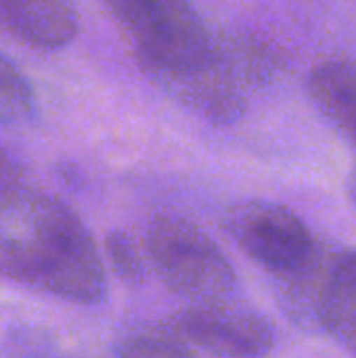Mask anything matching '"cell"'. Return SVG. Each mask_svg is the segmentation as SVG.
Returning a JSON list of instances; mask_svg holds the SVG:
<instances>
[{"mask_svg":"<svg viewBox=\"0 0 356 358\" xmlns=\"http://www.w3.org/2000/svg\"><path fill=\"white\" fill-rule=\"evenodd\" d=\"M141 71L170 99L216 126L245 111L243 84L191 0H103Z\"/></svg>","mask_w":356,"mask_h":358,"instance_id":"obj_1","label":"cell"},{"mask_svg":"<svg viewBox=\"0 0 356 358\" xmlns=\"http://www.w3.org/2000/svg\"><path fill=\"white\" fill-rule=\"evenodd\" d=\"M0 277L78 306L107 298L103 258L82 218L21 180L0 182Z\"/></svg>","mask_w":356,"mask_h":358,"instance_id":"obj_2","label":"cell"},{"mask_svg":"<svg viewBox=\"0 0 356 358\" xmlns=\"http://www.w3.org/2000/svg\"><path fill=\"white\" fill-rule=\"evenodd\" d=\"M145 258L159 283L191 302L233 298L239 279L218 243L195 222L157 216L145 231Z\"/></svg>","mask_w":356,"mask_h":358,"instance_id":"obj_3","label":"cell"},{"mask_svg":"<svg viewBox=\"0 0 356 358\" xmlns=\"http://www.w3.org/2000/svg\"><path fill=\"white\" fill-rule=\"evenodd\" d=\"M275 298L294 325L340 342L356 321V248L317 243L298 271L275 279Z\"/></svg>","mask_w":356,"mask_h":358,"instance_id":"obj_4","label":"cell"},{"mask_svg":"<svg viewBox=\"0 0 356 358\" xmlns=\"http://www.w3.org/2000/svg\"><path fill=\"white\" fill-rule=\"evenodd\" d=\"M229 237L275 279L298 271L315 252L317 239L290 208L273 201H243L227 210Z\"/></svg>","mask_w":356,"mask_h":358,"instance_id":"obj_5","label":"cell"},{"mask_svg":"<svg viewBox=\"0 0 356 358\" xmlns=\"http://www.w3.org/2000/svg\"><path fill=\"white\" fill-rule=\"evenodd\" d=\"M168 323L193 348L216 358H266L277 344L273 323L233 298L193 302Z\"/></svg>","mask_w":356,"mask_h":358,"instance_id":"obj_6","label":"cell"},{"mask_svg":"<svg viewBox=\"0 0 356 358\" xmlns=\"http://www.w3.org/2000/svg\"><path fill=\"white\" fill-rule=\"evenodd\" d=\"M0 29L31 48L57 50L78 36L80 15L73 0H0Z\"/></svg>","mask_w":356,"mask_h":358,"instance_id":"obj_7","label":"cell"},{"mask_svg":"<svg viewBox=\"0 0 356 358\" xmlns=\"http://www.w3.org/2000/svg\"><path fill=\"white\" fill-rule=\"evenodd\" d=\"M308 88L321 113L356 149V63L332 59L317 65L311 73Z\"/></svg>","mask_w":356,"mask_h":358,"instance_id":"obj_8","label":"cell"},{"mask_svg":"<svg viewBox=\"0 0 356 358\" xmlns=\"http://www.w3.org/2000/svg\"><path fill=\"white\" fill-rule=\"evenodd\" d=\"M113 358H197L195 348L170 325H145L126 334Z\"/></svg>","mask_w":356,"mask_h":358,"instance_id":"obj_9","label":"cell"},{"mask_svg":"<svg viewBox=\"0 0 356 358\" xmlns=\"http://www.w3.org/2000/svg\"><path fill=\"white\" fill-rule=\"evenodd\" d=\"M36 111V90L27 76L0 55V126H17Z\"/></svg>","mask_w":356,"mask_h":358,"instance_id":"obj_10","label":"cell"},{"mask_svg":"<svg viewBox=\"0 0 356 358\" xmlns=\"http://www.w3.org/2000/svg\"><path fill=\"white\" fill-rule=\"evenodd\" d=\"M105 258L113 275L126 283L128 287H141L147 281V264L145 254L138 243L124 231H111L103 243Z\"/></svg>","mask_w":356,"mask_h":358,"instance_id":"obj_11","label":"cell"},{"mask_svg":"<svg viewBox=\"0 0 356 358\" xmlns=\"http://www.w3.org/2000/svg\"><path fill=\"white\" fill-rule=\"evenodd\" d=\"M23 166L21 162L6 149L0 145V182H13V180H21L23 176Z\"/></svg>","mask_w":356,"mask_h":358,"instance_id":"obj_12","label":"cell"},{"mask_svg":"<svg viewBox=\"0 0 356 358\" xmlns=\"http://www.w3.org/2000/svg\"><path fill=\"white\" fill-rule=\"evenodd\" d=\"M342 344H346L353 352H355V357H356V321L346 329V334L342 336V340H340Z\"/></svg>","mask_w":356,"mask_h":358,"instance_id":"obj_13","label":"cell"},{"mask_svg":"<svg viewBox=\"0 0 356 358\" xmlns=\"http://www.w3.org/2000/svg\"><path fill=\"white\" fill-rule=\"evenodd\" d=\"M353 197H355V201H356V174H355V178H353Z\"/></svg>","mask_w":356,"mask_h":358,"instance_id":"obj_14","label":"cell"}]
</instances>
